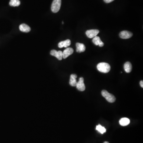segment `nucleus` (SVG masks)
<instances>
[{
  "label": "nucleus",
  "mask_w": 143,
  "mask_h": 143,
  "mask_svg": "<svg viewBox=\"0 0 143 143\" xmlns=\"http://www.w3.org/2000/svg\"><path fill=\"white\" fill-rule=\"evenodd\" d=\"M140 85L141 87V88H143V80H141V81L140 82Z\"/></svg>",
  "instance_id": "6ab92c4d"
},
{
  "label": "nucleus",
  "mask_w": 143,
  "mask_h": 143,
  "mask_svg": "<svg viewBox=\"0 0 143 143\" xmlns=\"http://www.w3.org/2000/svg\"><path fill=\"white\" fill-rule=\"evenodd\" d=\"M92 41H93V43L96 45H99L100 47H102L104 46V43L101 41L100 38H99V37L97 36L93 38Z\"/></svg>",
  "instance_id": "9d476101"
},
{
  "label": "nucleus",
  "mask_w": 143,
  "mask_h": 143,
  "mask_svg": "<svg viewBox=\"0 0 143 143\" xmlns=\"http://www.w3.org/2000/svg\"><path fill=\"white\" fill-rule=\"evenodd\" d=\"M76 51L78 53L84 52L86 50V46L83 43H76Z\"/></svg>",
  "instance_id": "f8f14e48"
},
{
  "label": "nucleus",
  "mask_w": 143,
  "mask_h": 143,
  "mask_svg": "<svg viewBox=\"0 0 143 143\" xmlns=\"http://www.w3.org/2000/svg\"><path fill=\"white\" fill-rule=\"evenodd\" d=\"M101 94L104 98L109 103H114L116 100V98L114 96V95L110 94L108 93L107 91L103 90L101 92Z\"/></svg>",
  "instance_id": "f03ea898"
},
{
  "label": "nucleus",
  "mask_w": 143,
  "mask_h": 143,
  "mask_svg": "<svg viewBox=\"0 0 143 143\" xmlns=\"http://www.w3.org/2000/svg\"><path fill=\"white\" fill-rule=\"evenodd\" d=\"M114 1V0H104L105 3H111V2H113Z\"/></svg>",
  "instance_id": "a211bd4d"
},
{
  "label": "nucleus",
  "mask_w": 143,
  "mask_h": 143,
  "mask_svg": "<svg viewBox=\"0 0 143 143\" xmlns=\"http://www.w3.org/2000/svg\"><path fill=\"white\" fill-rule=\"evenodd\" d=\"M19 29L21 31L27 33L31 30L30 27L27 25L23 24L20 25L19 26Z\"/></svg>",
  "instance_id": "ddd939ff"
},
{
  "label": "nucleus",
  "mask_w": 143,
  "mask_h": 143,
  "mask_svg": "<svg viewBox=\"0 0 143 143\" xmlns=\"http://www.w3.org/2000/svg\"><path fill=\"white\" fill-rule=\"evenodd\" d=\"M9 5L12 7H18L20 5V2L19 0H11Z\"/></svg>",
  "instance_id": "dca6fc26"
},
{
  "label": "nucleus",
  "mask_w": 143,
  "mask_h": 143,
  "mask_svg": "<svg viewBox=\"0 0 143 143\" xmlns=\"http://www.w3.org/2000/svg\"><path fill=\"white\" fill-rule=\"evenodd\" d=\"M76 87L77 89L80 91H84L85 90L86 87L84 83V79L83 77H80L79 81L77 83Z\"/></svg>",
  "instance_id": "20e7f679"
},
{
  "label": "nucleus",
  "mask_w": 143,
  "mask_h": 143,
  "mask_svg": "<svg viewBox=\"0 0 143 143\" xmlns=\"http://www.w3.org/2000/svg\"><path fill=\"white\" fill-rule=\"evenodd\" d=\"M124 70L126 73H129L132 70V65L130 62H127L124 64Z\"/></svg>",
  "instance_id": "4468645a"
},
{
  "label": "nucleus",
  "mask_w": 143,
  "mask_h": 143,
  "mask_svg": "<svg viewBox=\"0 0 143 143\" xmlns=\"http://www.w3.org/2000/svg\"><path fill=\"white\" fill-rule=\"evenodd\" d=\"M77 77V76L75 74H72L70 75L69 81V84L70 86L73 87L76 86L77 83L76 80Z\"/></svg>",
  "instance_id": "1a4fd4ad"
},
{
  "label": "nucleus",
  "mask_w": 143,
  "mask_h": 143,
  "mask_svg": "<svg viewBox=\"0 0 143 143\" xmlns=\"http://www.w3.org/2000/svg\"><path fill=\"white\" fill-rule=\"evenodd\" d=\"M70 44H71L70 40L69 39H67L65 41H61L59 43L58 46L60 48H62V47H67L70 45Z\"/></svg>",
  "instance_id": "9b49d317"
},
{
  "label": "nucleus",
  "mask_w": 143,
  "mask_h": 143,
  "mask_svg": "<svg viewBox=\"0 0 143 143\" xmlns=\"http://www.w3.org/2000/svg\"><path fill=\"white\" fill-rule=\"evenodd\" d=\"M130 122L129 119L127 118H123L119 120V124L121 126H126L129 125Z\"/></svg>",
  "instance_id": "2eb2a0df"
},
{
  "label": "nucleus",
  "mask_w": 143,
  "mask_h": 143,
  "mask_svg": "<svg viewBox=\"0 0 143 143\" xmlns=\"http://www.w3.org/2000/svg\"><path fill=\"white\" fill-rule=\"evenodd\" d=\"M99 32V30L98 29H90L87 30L86 31V34L88 38H92L96 36Z\"/></svg>",
  "instance_id": "39448f33"
},
{
  "label": "nucleus",
  "mask_w": 143,
  "mask_h": 143,
  "mask_svg": "<svg viewBox=\"0 0 143 143\" xmlns=\"http://www.w3.org/2000/svg\"><path fill=\"white\" fill-rule=\"evenodd\" d=\"M96 129L98 130L99 132L101 133V134H103L106 132V129H105V127L102 126L100 124H99L97 126Z\"/></svg>",
  "instance_id": "f3484780"
},
{
  "label": "nucleus",
  "mask_w": 143,
  "mask_h": 143,
  "mask_svg": "<svg viewBox=\"0 0 143 143\" xmlns=\"http://www.w3.org/2000/svg\"><path fill=\"white\" fill-rule=\"evenodd\" d=\"M50 54L51 55L56 57L59 60H62L63 56V52L60 51H57L55 50H53L51 51Z\"/></svg>",
  "instance_id": "0eeeda50"
},
{
  "label": "nucleus",
  "mask_w": 143,
  "mask_h": 143,
  "mask_svg": "<svg viewBox=\"0 0 143 143\" xmlns=\"http://www.w3.org/2000/svg\"><path fill=\"white\" fill-rule=\"evenodd\" d=\"M73 52H74V50L72 48H67L63 51L62 58L64 59L67 58L68 56L72 55Z\"/></svg>",
  "instance_id": "6e6552de"
},
{
  "label": "nucleus",
  "mask_w": 143,
  "mask_h": 143,
  "mask_svg": "<svg viewBox=\"0 0 143 143\" xmlns=\"http://www.w3.org/2000/svg\"><path fill=\"white\" fill-rule=\"evenodd\" d=\"M97 67L98 70L102 73H108L110 70V65L105 62L99 63L97 65Z\"/></svg>",
  "instance_id": "f257e3e1"
},
{
  "label": "nucleus",
  "mask_w": 143,
  "mask_h": 143,
  "mask_svg": "<svg viewBox=\"0 0 143 143\" xmlns=\"http://www.w3.org/2000/svg\"><path fill=\"white\" fill-rule=\"evenodd\" d=\"M133 36L132 33L127 31H122L119 34V36L121 38L123 39H128L131 38Z\"/></svg>",
  "instance_id": "423d86ee"
},
{
  "label": "nucleus",
  "mask_w": 143,
  "mask_h": 143,
  "mask_svg": "<svg viewBox=\"0 0 143 143\" xmlns=\"http://www.w3.org/2000/svg\"><path fill=\"white\" fill-rule=\"evenodd\" d=\"M109 143V142H108V141H105V142H104V143Z\"/></svg>",
  "instance_id": "aec40b11"
},
{
  "label": "nucleus",
  "mask_w": 143,
  "mask_h": 143,
  "mask_svg": "<svg viewBox=\"0 0 143 143\" xmlns=\"http://www.w3.org/2000/svg\"><path fill=\"white\" fill-rule=\"evenodd\" d=\"M61 5V0H53L51 9L52 12L54 13H57L59 11Z\"/></svg>",
  "instance_id": "7ed1b4c3"
},
{
  "label": "nucleus",
  "mask_w": 143,
  "mask_h": 143,
  "mask_svg": "<svg viewBox=\"0 0 143 143\" xmlns=\"http://www.w3.org/2000/svg\"><path fill=\"white\" fill-rule=\"evenodd\" d=\"M62 24H64V22H62Z\"/></svg>",
  "instance_id": "412c9836"
}]
</instances>
